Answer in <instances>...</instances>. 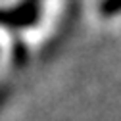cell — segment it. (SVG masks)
Instances as JSON below:
<instances>
[{"label": "cell", "instance_id": "obj_1", "mask_svg": "<svg viewBox=\"0 0 121 121\" xmlns=\"http://www.w3.org/2000/svg\"><path fill=\"white\" fill-rule=\"evenodd\" d=\"M39 17V2L37 0H23V2L13 8L0 12V23L13 25V27H27L33 25Z\"/></svg>", "mask_w": 121, "mask_h": 121}, {"label": "cell", "instance_id": "obj_2", "mask_svg": "<svg viewBox=\"0 0 121 121\" xmlns=\"http://www.w3.org/2000/svg\"><path fill=\"white\" fill-rule=\"evenodd\" d=\"M121 10V0H104L102 4V13L106 16H113L115 12Z\"/></svg>", "mask_w": 121, "mask_h": 121}]
</instances>
